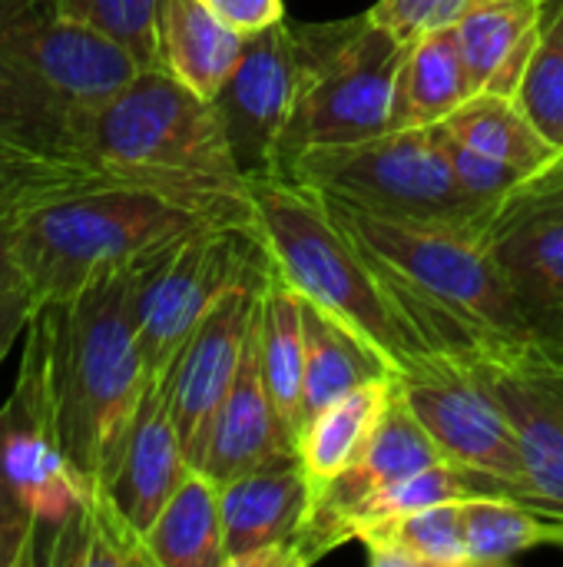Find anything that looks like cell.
<instances>
[{
  "mask_svg": "<svg viewBox=\"0 0 563 567\" xmlns=\"http://www.w3.org/2000/svg\"><path fill=\"white\" fill-rule=\"evenodd\" d=\"M322 203L425 355L471 362L534 342L484 236Z\"/></svg>",
  "mask_w": 563,
  "mask_h": 567,
  "instance_id": "cell-1",
  "label": "cell"
},
{
  "mask_svg": "<svg viewBox=\"0 0 563 567\" xmlns=\"http://www.w3.org/2000/svg\"><path fill=\"white\" fill-rule=\"evenodd\" d=\"M156 256L116 266L76 296L30 316V329L43 346L60 442L70 462L103 488L119 468L149 389L136 339V296Z\"/></svg>",
  "mask_w": 563,
  "mask_h": 567,
  "instance_id": "cell-2",
  "label": "cell"
},
{
  "mask_svg": "<svg viewBox=\"0 0 563 567\" xmlns=\"http://www.w3.org/2000/svg\"><path fill=\"white\" fill-rule=\"evenodd\" d=\"M33 306L76 296L96 276L156 256L189 233L232 226L256 236V203H209L153 186L86 189L0 223Z\"/></svg>",
  "mask_w": 563,
  "mask_h": 567,
  "instance_id": "cell-3",
  "label": "cell"
},
{
  "mask_svg": "<svg viewBox=\"0 0 563 567\" xmlns=\"http://www.w3.org/2000/svg\"><path fill=\"white\" fill-rule=\"evenodd\" d=\"M252 203L256 239L305 302L355 329L392 362L395 375L425 355L315 189L285 176H262L252 179Z\"/></svg>",
  "mask_w": 563,
  "mask_h": 567,
  "instance_id": "cell-4",
  "label": "cell"
},
{
  "mask_svg": "<svg viewBox=\"0 0 563 567\" xmlns=\"http://www.w3.org/2000/svg\"><path fill=\"white\" fill-rule=\"evenodd\" d=\"M299 86L279 146L282 176L302 153L362 143L392 130L395 80L408 56L368 10L332 23H295Z\"/></svg>",
  "mask_w": 563,
  "mask_h": 567,
  "instance_id": "cell-5",
  "label": "cell"
},
{
  "mask_svg": "<svg viewBox=\"0 0 563 567\" xmlns=\"http://www.w3.org/2000/svg\"><path fill=\"white\" fill-rule=\"evenodd\" d=\"M322 196L358 209L484 236L498 206L475 199L455 176L435 126L388 130L382 136L302 153L285 173Z\"/></svg>",
  "mask_w": 563,
  "mask_h": 567,
  "instance_id": "cell-6",
  "label": "cell"
},
{
  "mask_svg": "<svg viewBox=\"0 0 563 567\" xmlns=\"http://www.w3.org/2000/svg\"><path fill=\"white\" fill-rule=\"evenodd\" d=\"M103 156L196 186H249L239 173L212 100L192 93L169 70H139L86 126Z\"/></svg>",
  "mask_w": 563,
  "mask_h": 567,
  "instance_id": "cell-7",
  "label": "cell"
},
{
  "mask_svg": "<svg viewBox=\"0 0 563 567\" xmlns=\"http://www.w3.org/2000/svg\"><path fill=\"white\" fill-rule=\"evenodd\" d=\"M0 475L37 522V565H43L46 545L83 512L93 482L70 462L60 442L43 346L30 322L17 385L0 409Z\"/></svg>",
  "mask_w": 563,
  "mask_h": 567,
  "instance_id": "cell-8",
  "label": "cell"
},
{
  "mask_svg": "<svg viewBox=\"0 0 563 567\" xmlns=\"http://www.w3.org/2000/svg\"><path fill=\"white\" fill-rule=\"evenodd\" d=\"M262 256V243L232 226H209L163 249L143 272L136 339L149 382L163 379L216 299Z\"/></svg>",
  "mask_w": 563,
  "mask_h": 567,
  "instance_id": "cell-9",
  "label": "cell"
},
{
  "mask_svg": "<svg viewBox=\"0 0 563 567\" xmlns=\"http://www.w3.org/2000/svg\"><path fill=\"white\" fill-rule=\"evenodd\" d=\"M0 60L83 126L143 70L129 50L63 17L53 0H0Z\"/></svg>",
  "mask_w": 563,
  "mask_h": 567,
  "instance_id": "cell-10",
  "label": "cell"
},
{
  "mask_svg": "<svg viewBox=\"0 0 563 567\" xmlns=\"http://www.w3.org/2000/svg\"><path fill=\"white\" fill-rule=\"evenodd\" d=\"M395 385L445 462L528 505V478L514 432L461 362L421 355L395 375Z\"/></svg>",
  "mask_w": 563,
  "mask_h": 567,
  "instance_id": "cell-11",
  "label": "cell"
},
{
  "mask_svg": "<svg viewBox=\"0 0 563 567\" xmlns=\"http://www.w3.org/2000/svg\"><path fill=\"white\" fill-rule=\"evenodd\" d=\"M484 246L531 339L563 359V159L498 206Z\"/></svg>",
  "mask_w": 563,
  "mask_h": 567,
  "instance_id": "cell-12",
  "label": "cell"
},
{
  "mask_svg": "<svg viewBox=\"0 0 563 567\" xmlns=\"http://www.w3.org/2000/svg\"><path fill=\"white\" fill-rule=\"evenodd\" d=\"M514 432L528 505L563 515V359L538 342L461 362Z\"/></svg>",
  "mask_w": 563,
  "mask_h": 567,
  "instance_id": "cell-13",
  "label": "cell"
},
{
  "mask_svg": "<svg viewBox=\"0 0 563 567\" xmlns=\"http://www.w3.org/2000/svg\"><path fill=\"white\" fill-rule=\"evenodd\" d=\"M265 266L269 256L262 249L256 266L216 299V306L206 312V319L196 326V332L186 339V346L179 349L176 362L166 372L173 422L192 468H202L216 419L236 382L242 349L259 309Z\"/></svg>",
  "mask_w": 563,
  "mask_h": 567,
  "instance_id": "cell-14",
  "label": "cell"
},
{
  "mask_svg": "<svg viewBox=\"0 0 563 567\" xmlns=\"http://www.w3.org/2000/svg\"><path fill=\"white\" fill-rule=\"evenodd\" d=\"M295 86L299 50L292 23L279 20L246 33L242 56L212 103L219 110L239 173L249 183L275 176L279 169V146L292 116Z\"/></svg>",
  "mask_w": 563,
  "mask_h": 567,
  "instance_id": "cell-15",
  "label": "cell"
},
{
  "mask_svg": "<svg viewBox=\"0 0 563 567\" xmlns=\"http://www.w3.org/2000/svg\"><path fill=\"white\" fill-rule=\"evenodd\" d=\"M435 462H445V455L438 452L435 439L425 432V425L415 419V412L405 405V399L395 385L392 402L385 405L362 455L335 478L312 485V508H309V518L299 535L302 565H312V561L325 558L329 551L348 545L345 518L362 502H368L382 488H388Z\"/></svg>",
  "mask_w": 563,
  "mask_h": 567,
  "instance_id": "cell-16",
  "label": "cell"
},
{
  "mask_svg": "<svg viewBox=\"0 0 563 567\" xmlns=\"http://www.w3.org/2000/svg\"><path fill=\"white\" fill-rule=\"evenodd\" d=\"M289 458H299V442L285 415L279 412L269 392L265 372H262L259 309H256L236 382L222 402V412L216 419L209 452L199 472H206L216 485H226L239 475H249L256 468L289 462Z\"/></svg>",
  "mask_w": 563,
  "mask_h": 567,
  "instance_id": "cell-17",
  "label": "cell"
},
{
  "mask_svg": "<svg viewBox=\"0 0 563 567\" xmlns=\"http://www.w3.org/2000/svg\"><path fill=\"white\" fill-rule=\"evenodd\" d=\"M219 502L229 567H242L265 548H292L299 555V535L312 508V478L299 458H289L219 485Z\"/></svg>",
  "mask_w": 563,
  "mask_h": 567,
  "instance_id": "cell-18",
  "label": "cell"
},
{
  "mask_svg": "<svg viewBox=\"0 0 563 567\" xmlns=\"http://www.w3.org/2000/svg\"><path fill=\"white\" fill-rule=\"evenodd\" d=\"M192 465L183 452L173 409H169V389L166 375L149 382L143 405L136 412V422L129 429V439L123 445L119 468L110 482V495L116 508L126 515V522L146 538L173 492L189 478Z\"/></svg>",
  "mask_w": 563,
  "mask_h": 567,
  "instance_id": "cell-19",
  "label": "cell"
},
{
  "mask_svg": "<svg viewBox=\"0 0 563 567\" xmlns=\"http://www.w3.org/2000/svg\"><path fill=\"white\" fill-rule=\"evenodd\" d=\"M544 0H481L458 23L475 93L518 96L544 30Z\"/></svg>",
  "mask_w": 563,
  "mask_h": 567,
  "instance_id": "cell-20",
  "label": "cell"
},
{
  "mask_svg": "<svg viewBox=\"0 0 563 567\" xmlns=\"http://www.w3.org/2000/svg\"><path fill=\"white\" fill-rule=\"evenodd\" d=\"M242 47L246 33H239L212 3L163 0V70H169L192 93L216 100V93L236 70Z\"/></svg>",
  "mask_w": 563,
  "mask_h": 567,
  "instance_id": "cell-21",
  "label": "cell"
},
{
  "mask_svg": "<svg viewBox=\"0 0 563 567\" xmlns=\"http://www.w3.org/2000/svg\"><path fill=\"white\" fill-rule=\"evenodd\" d=\"M471 76L455 27L425 33L408 47L395 80L392 130H421L448 120L468 96Z\"/></svg>",
  "mask_w": 563,
  "mask_h": 567,
  "instance_id": "cell-22",
  "label": "cell"
},
{
  "mask_svg": "<svg viewBox=\"0 0 563 567\" xmlns=\"http://www.w3.org/2000/svg\"><path fill=\"white\" fill-rule=\"evenodd\" d=\"M395 375L392 362L372 349L355 329L305 302V392H302V429L335 399L368 385L375 379ZM299 429V432H302Z\"/></svg>",
  "mask_w": 563,
  "mask_h": 567,
  "instance_id": "cell-23",
  "label": "cell"
},
{
  "mask_svg": "<svg viewBox=\"0 0 563 567\" xmlns=\"http://www.w3.org/2000/svg\"><path fill=\"white\" fill-rule=\"evenodd\" d=\"M259 352L269 392L299 442L305 392V299L272 262L265 266L259 292Z\"/></svg>",
  "mask_w": 563,
  "mask_h": 567,
  "instance_id": "cell-24",
  "label": "cell"
},
{
  "mask_svg": "<svg viewBox=\"0 0 563 567\" xmlns=\"http://www.w3.org/2000/svg\"><path fill=\"white\" fill-rule=\"evenodd\" d=\"M146 548L156 567H229L219 485L206 472L192 468L173 492L146 532Z\"/></svg>",
  "mask_w": 563,
  "mask_h": 567,
  "instance_id": "cell-25",
  "label": "cell"
},
{
  "mask_svg": "<svg viewBox=\"0 0 563 567\" xmlns=\"http://www.w3.org/2000/svg\"><path fill=\"white\" fill-rule=\"evenodd\" d=\"M355 542L375 567H468L465 502L365 525Z\"/></svg>",
  "mask_w": 563,
  "mask_h": 567,
  "instance_id": "cell-26",
  "label": "cell"
},
{
  "mask_svg": "<svg viewBox=\"0 0 563 567\" xmlns=\"http://www.w3.org/2000/svg\"><path fill=\"white\" fill-rule=\"evenodd\" d=\"M392 392H395V375L375 379L335 399L332 405H325L319 415L305 422V429L299 432V462L309 472L312 485L335 478L362 455L385 405L392 402Z\"/></svg>",
  "mask_w": 563,
  "mask_h": 567,
  "instance_id": "cell-27",
  "label": "cell"
},
{
  "mask_svg": "<svg viewBox=\"0 0 563 567\" xmlns=\"http://www.w3.org/2000/svg\"><path fill=\"white\" fill-rule=\"evenodd\" d=\"M448 133L471 143L481 153L501 156L521 169L544 173L563 159L561 146H554L538 123L524 113L518 96L504 93H471L448 120H441Z\"/></svg>",
  "mask_w": 563,
  "mask_h": 567,
  "instance_id": "cell-28",
  "label": "cell"
},
{
  "mask_svg": "<svg viewBox=\"0 0 563 567\" xmlns=\"http://www.w3.org/2000/svg\"><path fill=\"white\" fill-rule=\"evenodd\" d=\"M43 565L156 567L146 538L126 522L103 485H93L83 512L46 545Z\"/></svg>",
  "mask_w": 563,
  "mask_h": 567,
  "instance_id": "cell-29",
  "label": "cell"
},
{
  "mask_svg": "<svg viewBox=\"0 0 563 567\" xmlns=\"http://www.w3.org/2000/svg\"><path fill=\"white\" fill-rule=\"evenodd\" d=\"M468 567H498L531 548L551 545L554 515L531 508L511 495H478L465 502Z\"/></svg>",
  "mask_w": 563,
  "mask_h": 567,
  "instance_id": "cell-30",
  "label": "cell"
},
{
  "mask_svg": "<svg viewBox=\"0 0 563 567\" xmlns=\"http://www.w3.org/2000/svg\"><path fill=\"white\" fill-rule=\"evenodd\" d=\"M86 140V126L46 90L0 60V163L30 146Z\"/></svg>",
  "mask_w": 563,
  "mask_h": 567,
  "instance_id": "cell-31",
  "label": "cell"
},
{
  "mask_svg": "<svg viewBox=\"0 0 563 567\" xmlns=\"http://www.w3.org/2000/svg\"><path fill=\"white\" fill-rule=\"evenodd\" d=\"M56 10L129 50L143 70L163 66V0H53Z\"/></svg>",
  "mask_w": 563,
  "mask_h": 567,
  "instance_id": "cell-32",
  "label": "cell"
},
{
  "mask_svg": "<svg viewBox=\"0 0 563 567\" xmlns=\"http://www.w3.org/2000/svg\"><path fill=\"white\" fill-rule=\"evenodd\" d=\"M518 103L538 130L563 150V0H548L544 30L518 86Z\"/></svg>",
  "mask_w": 563,
  "mask_h": 567,
  "instance_id": "cell-33",
  "label": "cell"
},
{
  "mask_svg": "<svg viewBox=\"0 0 563 567\" xmlns=\"http://www.w3.org/2000/svg\"><path fill=\"white\" fill-rule=\"evenodd\" d=\"M435 136L458 176V183L481 203H491V206H501L508 196H514L521 186H528L534 176L541 173H531V169H521L501 156H491V153H481L475 150L471 143L458 140L455 133H448L441 123H435Z\"/></svg>",
  "mask_w": 563,
  "mask_h": 567,
  "instance_id": "cell-34",
  "label": "cell"
},
{
  "mask_svg": "<svg viewBox=\"0 0 563 567\" xmlns=\"http://www.w3.org/2000/svg\"><path fill=\"white\" fill-rule=\"evenodd\" d=\"M481 0H375L368 17L385 27L398 43L411 47L431 30L455 27Z\"/></svg>",
  "mask_w": 563,
  "mask_h": 567,
  "instance_id": "cell-35",
  "label": "cell"
},
{
  "mask_svg": "<svg viewBox=\"0 0 563 567\" xmlns=\"http://www.w3.org/2000/svg\"><path fill=\"white\" fill-rule=\"evenodd\" d=\"M37 565V522L0 475V567Z\"/></svg>",
  "mask_w": 563,
  "mask_h": 567,
  "instance_id": "cell-36",
  "label": "cell"
},
{
  "mask_svg": "<svg viewBox=\"0 0 563 567\" xmlns=\"http://www.w3.org/2000/svg\"><path fill=\"white\" fill-rule=\"evenodd\" d=\"M33 309H37V306H33V296L27 292L23 279L13 282V286L0 296V365H3V359L10 355L13 342L27 332V322H30Z\"/></svg>",
  "mask_w": 563,
  "mask_h": 567,
  "instance_id": "cell-37",
  "label": "cell"
},
{
  "mask_svg": "<svg viewBox=\"0 0 563 567\" xmlns=\"http://www.w3.org/2000/svg\"><path fill=\"white\" fill-rule=\"evenodd\" d=\"M216 10L239 30V33H256L262 27H272L285 20L282 0H219Z\"/></svg>",
  "mask_w": 563,
  "mask_h": 567,
  "instance_id": "cell-38",
  "label": "cell"
},
{
  "mask_svg": "<svg viewBox=\"0 0 563 567\" xmlns=\"http://www.w3.org/2000/svg\"><path fill=\"white\" fill-rule=\"evenodd\" d=\"M13 282H20V272H17V266H13L7 233H3V226H0V296H3Z\"/></svg>",
  "mask_w": 563,
  "mask_h": 567,
  "instance_id": "cell-39",
  "label": "cell"
},
{
  "mask_svg": "<svg viewBox=\"0 0 563 567\" xmlns=\"http://www.w3.org/2000/svg\"><path fill=\"white\" fill-rule=\"evenodd\" d=\"M551 545L563 548V515L561 518H554V538H551Z\"/></svg>",
  "mask_w": 563,
  "mask_h": 567,
  "instance_id": "cell-40",
  "label": "cell"
},
{
  "mask_svg": "<svg viewBox=\"0 0 563 567\" xmlns=\"http://www.w3.org/2000/svg\"><path fill=\"white\" fill-rule=\"evenodd\" d=\"M206 3H212V7H216V3H219V0H206Z\"/></svg>",
  "mask_w": 563,
  "mask_h": 567,
  "instance_id": "cell-41",
  "label": "cell"
},
{
  "mask_svg": "<svg viewBox=\"0 0 563 567\" xmlns=\"http://www.w3.org/2000/svg\"><path fill=\"white\" fill-rule=\"evenodd\" d=\"M544 3H548V0H544Z\"/></svg>",
  "mask_w": 563,
  "mask_h": 567,
  "instance_id": "cell-42",
  "label": "cell"
}]
</instances>
